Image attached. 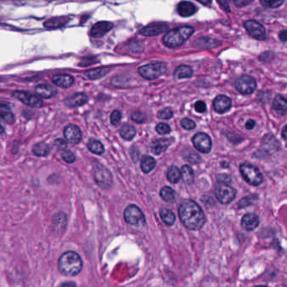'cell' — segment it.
Instances as JSON below:
<instances>
[{
    "label": "cell",
    "mask_w": 287,
    "mask_h": 287,
    "mask_svg": "<svg viewBox=\"0 0 287 287\" xmlns=\"http://www.w3.org/2000/svg\"><path fill=\"white\" fill-rule=\"evenodd\" d=\"M181 124H182V126L185 130H193L196 127V124L192 120H191L189 119H183L182 122H181Z\"/></svg>",
    "instance_id": "60d3db41"
},
{
    "label": "cell",
    "mask_w": 287,
    "mask_h": 287,
    "mask_svg": "<svg viewBox=\"0 0 287 287\" xmlns=\"http://www.w3.org/2000/svg\"><path fill=\"white\" fill-rule=\"evenodd\" d=\"M158 117L161 119H169L172 118L173 116V112L171 110V108H166L165 109H162L160 110L159 113H158Z\"/></svg>",
    "instance_id": "f35d334b"
},
{
    "label": "cell",
    "mask_w": 287,
    "mask_h": 287,
    "mask_svg": "<svg viewBox=\"0 0 287 287\" xmlns=\"http://www.w3.org/2000/svg\"><path fill=\"white\" fill-rule=\"evenodd\" d=\"M282 137L285 139V140H287V125H286L284 128H283V130H282Z\"/></svg>",
    "instance_id": "db71d44e"
},
{
    "label": "cell",
    "mask_w": 287,
    "mask_h": 287,
    "mask_svg": "<svg viewBox=\"0 0 287 287\" xmlns=\"http://www.w3.org/2000/svg\"><path fill=\"white\" fill-rule=\"evenodd\" d=\"M240 173L245 182L252 186H259L263 183V176L259 169L250 164H242Z\"/></svg>",
    "instance_id": "277c9868"
},
{
    "label": "cell",
    "mask_w": 287,
    "mask_h": 287,
    "mask_svg": "<svg viewBox=\"0 0 287 287\" xmlns=\"http://www.w3.org/2000/svg\"><path fill=\"white\" fill-rule=\"evenodd\" d=\"M110 71L108 67H98V68H95V69L89 70L88 72H86V76L92 80L94 79H98L101 78L106 74H108V72Z\"/></svg>",
    "instance_id": "cb8c5ba5"
},
{
    "label": "cell",
    "mask_w": 287,
    "mask_h": 287,
    "mask_svg": "<svg viewBox=\"0 0 287 287\" xmlns=\"http://www.w3.org/2000/svg\"><path fill=\"white\" fill-rule=\"evenodd\" d=\"M256 81L249 76H243L239 78L235 83V88L243 95L253 94L256 89Z\"/></svg>",
    "instance_id": "9c48e42d"
},
{
    "label": "cell",
    "mask_w": 287,
    "mask_h": 287,
    "mask_svg": "<svg viewBox=\"0 0 287 287\" xmlns=\"http://www.w3.org/2000/svg\"><path fill=\"white\" fill-rule=\"evenodd\" d=\"M155 130L157 131L158 134H160V135H167V134L171 132L170 126H169L168 124H164V123L158 124Z\"/></svg>",
    "instance_id": "8d00e7d4"
},
{
    "label": "cell",
    "mask_w": 287,
    "mask_h": 287,
    "mask_svg": "<svg viewBox=\"0 0 287 287\" xmlns=\"http://www.w3.org/2000/svg\"><path fill=\"white\" fill-rule=\"evenodd\" d=\"M177 11L181 16L189 17L191 15H193L196 13V8L193 3L188 2V1H183L177 6Z\"/></svg>",
    "instance_id": "44dd1931"
},
{
    "label": "cell",
    "mask_w": 287,
    "mask_h": 287,
    "mask_svg": "<svg viewBox=\"0 0 287 287\" xmlns=\"http://www.w3.org/2000/svg\"><path fill=\"white\" fill-rule=\"evenodd\" d=\"M32 151L36 156H47L50 153V146L46 143L36 144L33 146Z\"/></svg>",
    "instance_id": "f1b7e54d"
},
{
    "label": "cell",
    "mask_w": 287,
    "mask_h": 287,
    "mask_svg": "<svg viewBox=\"0 0 287 287\" xmlns=\"http://www.w3.org/2000/svg\"><path fill=\"white\" fill-rule=\"evenodd\" d=\"M88 100L89 98L85 94L79 93V94H75L67 97L65 100V103L70 108H77V107L85 104L86 102H88Z\"/></svg>",
    "instance_id": "ac0fdd59"
},
{
    "label": "cell",
    "mask_w": 287,
    "mask_h": 287,
    "mask_svg": "<svg viewBox=\"0 0 287 287\" xmlns=\"http://www.w3.org/2000/svg\"><path fill=\"white\" fill-rule=\"evenodd\" d=\"M265 287V286H259V287Z\"/></svg>",
    "instance_id": "6f0895ef"
},
{
    "label": "cell",
    "mask_w": 287,
    "mask_h": 287,
    "mask_svg": "<svg viewBox=\"0 0 287 287\" xmlns=\"http://www.w3.org/2000/svg\"><path fill=\"white\" fill-rule=\"evenodd\" d=\"M160 218L162 219V221L167 226L173 225L175 221H176V215H175L174 213L172 211H171V210L166 209V208L161 209L160 210Z\"/></svg>",
    "instance_id": "83f0119b"
},
{
    "label": "cell",
    "mask_w": 287,
    "mask_h": 287,
    "mask_svg": "<svg viewBox=\"0 0 287 287\" xmlns=\"http://www.w3.org/2000/svg\"><path fill=\"white\" fill-rule=\"evenodd\" d=\"M52 82L60 88L67 89L73 84L74 78H72V76L67 74L55 75L53 77Z\"/></svg>",
    "instance_id": "d6986e66"
},
{
    "label": "cell",
    "mask_w": 287,
    "mask_h": 287,
    "mask_svg": "<svg viewBox=\"0 0 287 287\" xmlns=\"http://www.w3.org/2000/svg\"><path fill=\"white\" fill-rule=\"evenodd\" d=\"M193 71L191 68L190 66H180L177 67V69L175 70L174 76L175 78H178V79H183V78H189L192 76Z\"/></svg>",
    "instance_id": "484cf974"
},
{
    "label": "cell",
    "mask_w": 287,
    "mask_h": 287,
    "mask_svg": "<svg viewBox=\"0 0 287 287\" xmlns=\"http://www.w3.org/2000/svg\"><path fill=\"white\" fill-rule=\"evenodd\" d=\"M260 224V218L254 213H248L243 216L241 225L246 231H253Z\"/></svg>",
    "instance_id": "e0dca14e"
},
{
    "label": "cell",
    "mask_w": 287,
    "mask_h": 287,
    "mask_svg": "<svg viewBox=\"0 0 287 287\" xmlns=\"http://www.w3.org/2000/svg\"><path fill=\"white\" fill-rule=\"evenodd\" d=\"M69 21V18L67 17H57L54 19L47 20L44 23L45 27L47 28H58L66 25Z\"/></svg>",
    "instance_id": "4316f807"
},
{
    "label": "cell",
    "mask_w": 287,
    "mask_h": 287,
    "mask_svg": "<svg viewBox=\"0 0 287 287\" xmlns=\"http://www.w3.org/2000/svg\"><path fill=\"white\" fill-rule=\"evenodd\" d=\"M113 26V25L112 23L108 22V21H100V22L96 23L93 26L91 31H90V35L93 37H96V38L102 37L108 33L110 30H112Z\"/></svg>",
    "instance_id": "9a60e30c"
},
{
    "label": "cell",
    "mask_w": 287,
    "mask_h": 287,
    "mask_svg": "<svg viewBox=\"0 0 287 287\" xmlns=\"http://www.w3.org/2000/svg\"><path fill=\"white\" fill-rule=\"evenodd\" d=\"M168 30V25L163 23H155L142 28L140 33L144 36H155L166 32Z\"/></svg>",
    "instance_id": "4fadbf2b"
},
{
    "label": "cell",
    "mask_w": 287,
    "mask_h": 287,
    "mask_svg": "<svg viewBox=\"0 0 287 287\" xmlns=\"http://www.w3.org/2000/svg\"><path fill=\"white\" fill-rule=\"evenodd\" d=\"M88 148L89 150H91L93 153L96 155H102L104 152V147L99 141L91 140L88 144Z\"/></svg>",
    "instance_id": "d6a6232c"
},
{
    "label": "cell",
    "mask_w": 287,
    "mask_h": 287,
    "mask_svg": "<svg viewBox=\"0 0 287 287\" xmlns=\"http://www.w3.org/2000/svg\"><path fill=\"white\" fill-rule=\"evenodd\" d=\"M274 110L280 114L287 113V100L282 96H276L273 101Z\"/></svg>",
    "instance_id": "603a6c76"
},
{
    "label": "cell",
    "mask_w": 287,
    "mask_h": 287,
    "mask_svg": "<svg viewBox=\"0 0 287 287\" xmlns=\"http://www.w3.org/2000/svg\"><path fill=\"white\" fill-rule=\"evenodd\" d=\"M3 133H4V129H3V126L0 124V136H2Z\"/></svg>",
    "instance_id": "9f6ffc18"
},
{
    "label": "cell",
    "mask_w": 287,
    "mask_h": 287,
    "mask_svg": "<svg viewBox=\"0 0 287 287\" xmlns=\"http://www.w3.org/2000/svg\"><path fill=\"white\" fill-rule=\"evenodd\" d=\"M64 136L70 143L78 144L82 140V132L78 126L74 124H70L65 128Z\"/></svg>",
    "instance_id": "5bb4252c"
},
{
    "label": "cell",
    "mask_w": 287,
    "mask_h": 287,
    "mask_svg": "<svg viewBox=\"0 0 287 287\" xmlns=\"http://www.w3.org/2000/svg\"><path fill=\"white\" fill-rule=\"evenodd\" d=\"M194 146L202 153H208L212 149V141L204 133H198L192 139Z\"/></svg>",
    "instance_id": "8fae6325"
},
{
    "label": "cell",
    "mask_w": 287,
    "mask_h": 287,
    "mask_svg": "<svg viewBox=\"0 0 287 287\" xmlns=\"http://www.w3.org/2000/svg\"><path fill=\"white\" fill-rule=\"evenodd\" d=\"M254 0H235V5L237 7H243L251 3Z\"/></svg>",
    "instance_id": "f6af8a7d"
},
{
    "label": "cell",
    "mask_w": 287,
    "mask_h": 287,
    "mask_svg": "<svg viewBox=\"0 0 287 287\" xmlns=\"http://www.w3.org/2000/svg\"><path fill=\"white\" fill-rule=\"evenodd\" d=\"M160 196L166 202H172L175 200L176 194H175L174 191L172 190L171 188L165 187L160 191Z\"/></svg>",
    "instance_id": "836d02e7"
},
{
    "label": "cell",
    "mask_w": 287,
    "mask_h": 287,
    "mask_svg": "<svg viewBox=\"0 0 287 287\" xmlns=\"http://www.w3.org/2000/svg\"><path fill=\"white\" fill-rule=\"evenodd\" d=\"M132 119L133 121L136 122L138 124H141V123H143L144 121V116L143 113H141V112L136 111L132 114Z\"/></svg>",
    "instance_id": "b9f144b4"
},
{
    "label": "cell",
    "mask_w": 287,
    "mask_h": 287,
    "mask_svg": "<svg viewBox=\"0 0 287 287\" xmlns=\"http://www.w3.org/2000/svg\"><path fill=\"white\" fill-rule=\"evenodd\" d=\"M36 92L39 97H43V98H50L57 94L56 89L53 88L52 86L48 85V84H41L37 86Z\"/></svg>",
    "instance_id": "ffe728a7"
},
{
    "label": "cell",
    "mask_w": 287,
    "mask_h": 287,
    "mask_svg": "<svg viewBox=\"0 0 287 287\" xmlns=\"http://www.w3.org/2000/svg\"><path fill=\"white\" fill-rule=\"evenodd\" d=\"M0 120L5 122L7 124H13L14 122V114L10 111L0 108Z\"/></svg>",
    "instance_id": "e575fe53"
},
{
    "label": "cell",
    "mask_w": 287,
    "mask_h": 287,
    "mask_svg": "<svg viewBox=\"0 0 287 287\" xmlns=\"http://www.w3.org/2000/svg\"><path fill=\"white\" fill-rule=\"evenodd\" d=\"M244 27L249 35L255 39L264 41L266 38L265 29L260 23L255 20H248L244 22Z\"/></svg>",
    "instance_id": "7c38bea8"
},
{
    "label": "cell",
    "mask_w": 287,
    "mask_h": 287,
    "mask_svg": "<svg viewBox=\"0 0 287 287\" xmlns=\"http://www.w3.org/2000/svg\"><path fill=\"white\" fill-rule=\"evenodd\" d=\"M215 196L223 204H229L236 196V191L226 183H217L215 186Z\"/></svg>",
    "instance_id": "52a82bcc"
},
{
    "label": "cell",
    "mask_w": 287,
    "mask_h": 287,
    "mask_svg": "<svg viewBox=\"0 0 287 287\" xmlns=\"http://www.w3.org/2000/svg\"><path fill=\"white\" fill-rule=\"evenodd\" d=\"M167 178L173 184L179 183L180 180L182 178L181 171H180L179 169L177 168V166H171L168 169V171H167Z\"/></svg>",
    "instance_id": "4dcf8cb0"
},
{
    "label": "cell",
    "mask_w": 287,
    "mask_h": 287,
    "mask_svg": "<svg viewBox=\"0 0 287 287\" xmlns=\"http://www.w3.org/2000/svg\"><path fill=\"white\" fill-rule=\"evenodd\" d=\"M232 106V102L229 97L224 95H219L213 101V108L216 112L224 113L229 110Z\"/></svg>",
    "instance_id": "2e32d148"
},
{
    "label": "cell",
    "mask_w": 287,
    "mask_h": 287,
    "mask_svg": "<svg viewBox=\"0 0 287 287\" xmlns=\"http://www.w3.org/2000/svg\"><path fill=\"white\" fill-rule=\"evenodd\" d=\"M166 71V65L161 63V62L147 64V65L141 66L139 68L140 74L148 80H153V79L159 78L161 75H163Z\"/></svg>",
    "instance_id": "8992f818"
},
{
    "label": "cell",
    "mask_w": 287,
    "mask_h": 287,
    "mask_svg": "<svg viewBox=\"0 0 287 287\" xmlns=\"http://www.w3.org/2000/svg\"><path fill=\"white\" fill-rule=\"evenodd\" d=\"M195 109H196V112H198V113H204L206 109H207L206 103H205L203 101H197V102L195 103Z\"/></svg>",
    "instance_id": "7bdbcfd3"
},
{
    "label": "cell",
    "mask_w": 287,
    "mask_h": 287,
    "mask_svg": "<svg viewBox=\"0 0 287 287\" xmlns=\"http://www.w3.org/2000/svg\"><path fill=\"white\" fill-rule=\"evenodd\" d=\"M198 2L204 5H209L210 3H212V0H198Z\"/></svg>",
    "instance_id": "11a10c76"
},
{
    "label": "cell",
    "mask_w": 287,
    "mask_h": 287,
    "mask_svg": "<svg viewBox=\"0 0 287 287\" xmlns=\"http://www.w3.org/2000/svg\"><path fill=\"white\" fill-rule=\"evenodd\" d=\"M181 174H182V178H183L184 183L188 185L192 184L194 182V172L192 169L189 166H183L182 171H181Z\"/></svg>",
    "instance_id": "f546056e"
},
{
    "label": "cell",
    "mask_w": 287,
    "mask_h": 287,
    "mask_svg": "<svg viewBox=\"0 0 287 287\" xmlns=\"http://www.w3.org/2000/svg\"><path fill=\"white\" fill-rule=\"evenodd\" d=\"M94 178L97 185L104 189H108L110 188L113 183L112 175L108 169L105 168L104 166L97 165L95 171H94Z\"/></svg>",
    "instance_id": "ba28073f"
},
{
    "label": "cell",
    "mask_w": 287,
    "mask_h": 287,
    "mask_svg": "<svg viewBox=\"0 0 287 287\" xmlns=\"http://www.w3.org/2000/svg\"><path fill=\"white\" fill-rule=\"evenodd\" d=\"M13 96L24 104L30 106L31 108H41L43 105V102L40 97H36L33 94H30L28 92L14 91Z\"/></svg>",
    "instance_id": "30bf717a"
},
{
    "label": "cell",
    "mask_w": 287,
    "mask_h": 287,
    "mask_svg": "<svg viewBox=\"0 0 287 287\" xmlns=\"http://www.w3.org/2000/svg\"><path fill=\"white\" fill-rule=\"evenodd\" d=\"M170 144H171V140L160 139V140L152 142L151 144H150V149L155 155H160L168 148Z\"/></svg>",
    "instance_id": "7402d4cb"
},
{
    "label": "cell",
    "mask_w": 287,
    "mask_h": 287,
    "mask_svg": "<svg viewBox=\"0 0 287 287\" xmlns=\"http://www.w3.org/2000/svg\"><path fill=\"white\" fill-rule=\"evenodd\" d=\"M279 38L282 42H287V30H285V31L280 32Z\"/></svg>",
    "instance_id": "681fc988"
},
{
    "label": "cell",
    "mask_w": 287,
    "mask_h": 287,
    "mask_svg": "<svg viewBox=\"0 0 287 287\" xmlns=\"http://www.w3.org/2000/svg\"><path fill=\"white\" fill-rule=\"evenodd\" d=\"M55 145L60 150H65L67 147V144L62 139H57L55 141Z\"/></svg>",
    "instance_id": "ee69618b"
},
{
    "label": "cell",
    "mask_w": 287,
    "mask_h": 287,
    "mask_svg": "<svg viewBox=\"0 0 287 287\" xmlns=\"http://www.w3.org/2000/svg\"><path fill=\"white\" fill-rule=\"evenodd\" d=\"M119 134H120L122 138L126 140V141H130L136 136V128L130 124H124L119 130Z\"/></svg>",
    "instance_id": "d4e9b609"
},
{
    "label": "cell",
    "mask_w": 287,
    "mask_h": 287,
    "mask_svg": "<svg viewBox=\"0 0 287 287\" xmlns=\"http://www.w3.org/2000/svg\"><path fill=\"white\" fill-rule=\"evenodd\" d=\"M155 166H156V161L154 158L150 156H145L141 162V169L144 173L150 172L153 169L155 168Z\"/></svg>",
    "instance_id": "1f68e13d"
},
{
    "label": "cell",
    "mask_w": 287,
    "mask_h": 287,
    "mask_svg": "<svg viewBox=\"0 0 287 287\" xmlns=\"http://www.w3.org/2000/svg\"><path fill=\"white\" fill-rule=\"evenodd\" d=\"M122 115L121 113L118 110L113 111V113H111L110 121L113 125H117L121 121Z\"/></svg>",
    "instance_id": "ab89813d"
},
{
    "label": "cell",
    "mask_w": 287,
    "mask_h": 287,
    "mask_svg": "<svg viewBox=\"0 0 287 287\" xmlns=\"http://www.w3.org/2000/svg\"><path fill=\"white\" fill-rule=\"evenodd\" d=\"M283 2L284 0H260V3L264 7L270 8H278L280 6H282Z\"/></svg>",
    "instance_id": "d590c367"
},
{
    "label": "cell",
    "mask_w": 287,
    "mask_h": 287,
    "mask_svg": "<svg viewBox=\"0 0 287 287\" xmlns=\"http://www.w3.org/2000/svg\"><path fill=\"white\" fill-rule=\"evenodd\" d=\"M179 217L183 224L191 230H199L206 223L202 208L190 199H186L180 205Z\"/></svg>",
    "instance_id": "6da1fadb"
},
{
    "label": "cell",
    "mask_w": 287,
    "mask_h": 287,
    "mask_svg": "<svg viewBox=\"0 0 287 287\" xmlns=\"http://www.w3.org/2000/svg\"><path fill=\"white\" fill-rule=\"evenodd\" d=\"M254 126H255V121L253 120V119H249L248 122L246 123L245 127L247 130H251L254 129Z\"/></svg>",
    "instance_id": "7dc6e473"
},
{
    "label": "cell",
    "mask_w": 287,
    "mask_h": 287,
    "mask_svg": "<svg viewBox=\"0 0 287 287\" xmlns=\"http://www.w3.org/2000/svg\"><path fill=\"white\" fill-rule=\"evenodd\" d=\"M61 287H77V285H76L75 282H65V283H63V284L61 285Z\"/></svg>",
    "instance_id": "816d5d0a"
},
{
    "label": "cell",
    "mask_w": 287,
    "mask_h": 287,
    "mask_svg": "<svg viewBox=\"0 0 287 287\" xmlns=\"http://www.w3.org/2000/svg\"><path fill=\"white\" fill-rule=\"evenodd\" d=\"M124 219L127 224L136 227H143L145 224L144 213L136 205H130L124 210Z\"/></svg>",
    "instance_id": "5b68a950"
},
{
    "label": "cell",
    "mask_w": 287,
    "mask_h": 287,
    "mask_svg": "<svg viewBox=\"0 0 287 287\" xmlns=\"http://www.w3.org/2000/svg\"><path fill=\"white\" fill-rule=\"evenodd\" d=\"M194 32V29L191 26H182L175 28L166 33L163 38V43L166 47H180L190 37Z\"/></svg>",
    "instance_id": "3957f363"
},
{
    "label": "cell",
    "mask_w": 287,
    "mask_h": 287,
    "mask_svg": "<svg viewBox=\"0 0 287 287\" xmlns=\"http://www.w3.org/2000/svg\"><path fill=\"white\" fill-rule=\"evenodd\" d=\"M0 108L2 109H7L8 110L10 108V106L8 104V102H0Z\"/></svg>",
    "instance_id": "f5cc1de1"
},
{
    "label": "cell",
    "mask_w": 287,
    "mask_h": 287,
    "mask_svg": "<svg viewBox=\"0 0 287 287\" xmlns=\"http://www.w3.org/2000/svg\"><path fill=\"white\" fill-rule=\"evenodd\" d=\"M218 2H219V3H220V4H221V5L224 7V8H226L227 10H229V0H218Z\"/></svg>",
    "instance_id": "f907efd6"
},
{
    "label": "cell",
    "mask_w": 287,
    "mask_h": 287,
    "mask_svg": "<svg viewBox=\"0 0 287 287\" xmlns=\"http://www.w3.org/2000/svg\"><path fill=\"white\" fill-rule=\"evenodd\" d=\"M231 180L229 178V176H226V175H221L219 176V183H229Z\"/></svg>",
    "instance_id": "c3c4849f"
},
{
    "label": "cell",
    "mask_w": 287,
    "mask_h": 287,
    "mask_svg": "<svg viewBox=\"0 0 287 287\" xmlns=\"http://www.w3.org/2000/svg\"><path fill=\"white\" fill-rule=\"evenodd\" d=\"M58 268L65 276H77L83 269V260L77 252H65L59 259Z\"/></svg>",
    "instance_id": "7a4b0ae2"
},
{
    "label": "cell",
    "mask_w": 287,
    "mask_h": 287,
    "mask_svg": "<svg viewBox=\"0 0 287 287\" xmlns=\"http://www.w3.org/2000/svg\"><path fill=\"white\" fill-rule=\"evenodd\" d=\"M249 200H251V197H249V196H246L244 198L242 199L240 202H239V207H246V206H248V205L251 204V202H249Z\"/></svg>",
    "instance_id": "bcb514c9"
},
{
    "label": "cell",
    "mask_w": 287,
    "mask_h": 287,
    "mask_svg": "<svg viewBox=\"0 0 287 287\" xmlns=\"http://www.w3.org/2000/svg\"><path fill=\"white\" fill-rule=\"evenodd\" d=\"M61 157L67 163H73L75 160H76L74 154L72 152L70 151V150H64L61 153Z\"/></svg>",
    "instance_id": "74e56055"
}]
</instances>
